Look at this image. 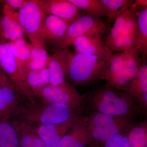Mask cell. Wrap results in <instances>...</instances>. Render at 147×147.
<instances>
[{"mask_svg": "<svg viewBox=\"0 0 147 147\" xmlns=\"http://www.w3.org/2000/svg\"><path fill=\"white\" fill-rule=\"evenodd\" d=\"M85 109L90 112L104 113L117 117H125L137 120L146 115L128 96L117 92L105 85L97 87L83 95Z\"/></svg>", "mask_w": 147, "mask_h": 147, "instance_id": "6da1fadb", "label": "cell"}, {"mask_svg": "<svg viewBox=\"0 0 147 147\" xmlns=\"http://www.w3.org/2000/svg\"><path fill=\"white\" fill-rule=\"evenodd\" d=\"M84 113L61 104H49L38 100L26 102L13 119L33 127L49 124L63 123Z\"/></svg>", "mask_w": 147, "mask_h": 147, "instance_id": "7a4b0ae2", "label": "cell"}, {"mask_svg": "<svg viewBox=\"0 0 147 147\" xmlns=\"http://www.w3.org/2000/svg\"><path fill=\"white\" fill-rule=\"evenodd\" d=\"M142 64L138 47L114 55L105 72V86L121 91L134 79Z\"/></svg>", "mask_w": 147, "mask_h": 147, "instance_id": "3957f363", "label": "cell"}, {"mask_svg": "<svg viewBox=\"0 0 147 147\" xmlns=\"http://www.w3.org/2000/svg\"><path fill=\"white\" fill-rule=\"evenodd\" d=\"M137 11L129 7L116 19L104 43L112 52H124L138 47Z\"/></svg>", "mask_w": 147, "mask_h": 147, "instance_id": "277c9868", "label": "cell"}, {"mask_svg": "<svg viewBox=\"0 0 147 147\" xmlns=\"http://www.w3.org/2000/svg\"><path fill=\"white\" fill-rule=\"evenodd\" d=\"M86 116L87 127L91 137L90 147H102L110 137L126 132L137 120L95 112Z\"/></svg>", "mask_w": 147, "mask_h": 147, "instance_id": "5b68a950", "label": "cell"}, {"mask_svg": "<svg viewBox=\"0 0 147 147\" xmlns=\"http://www.w3.org/2000/svg\"><path fill=\"white\" fill-rule=\"evenodd\" d=\"M109 63L96 56L76 53L70 63L69 78L76 86L95 84L104 79Z\"/></svg>", "mask_w": 147, "mask_h": 147, "instance_id": "8992f818", "label": "cell"}, {"mask_svg": "<svg viewBox=\"0 0 147 147\" xmlns=\"http://www.w3.org/2000/svg\"><path fill=\"white\" fill-rule=\"evenodd\" d=\"M19 24L27 34L32 45L46 48L40 37L43 21L47 16L36 0L27 1L18 11Z\"/></svg>", "mask_w": 147, "mask_h": 147, "instance_id": "52a82bcc", "label": "cell"}, {"mask_svg": "<svg viewBox=\"0 0 147 147\" xmlns=\"http://www.w3.org/2000/svg\"><path fill=\"white\" fill-rule=\"evenodd\" d=\"M38 100L49 104H61L77 112L85 110L83 95L66 81L59 86H45L37 95Z\"/></svg>", "mask_w": 147, "mask_h": 147, "instance_id": "ba28073f", "label": "cell"}, {"mask_svg": "<svg viewBox=\"0 0 147 147\" xmlns=\"http://www.w3.org/2000/svg\"><path fill=\"white\" fill-rule=\"evenodd\" d=\"M0 66L10 79L16 92L24 100L30 102L39 100L28 86L26 76L9 50L8 42L0 44Z\"/></svg>", "mask_w": 147, "mask_h": 147, "instance_id": "9c48e42d", "label": "cell"}, {"mask_svg": "<svg viewBox=\"0 0 147 147\" xmlns=\"http://www.w3.org/2000/svg\"><path fill=\"white\" fill-rule=\"evenodd\" d=\"M106 29V24L100 18L83 13L69 25L64 38L56 47L57 50L68 48L73 45L77 38L92 32H97L102 35Z\"/></svg>", "mask_w": 147, "mask_h": 147, "instance_id": "30bf717a", "label": "cell"}, {"mask_svg": "<svg viewBox=\"0 0 147 147\" xmlns=\"http://www.w3.org/2000/svg\"><path fill=\"white\" fill-rule=\"evenodd\" d=\"M102 36L97 32L89 33L77 38L72 45L76 53L93 55L110 62L114 55L101 39Z\"/></svg>", "mask_w": 147, "mask_h": 147, "instance_id": "8fae6325", "label": "cell"}, {"mask_svg": "<svg viewBox=\"0 0 147 147\" xmlns=\"http://www.w3.org/2000/svg\"><path fill=\"white\" fill-rule=\"evenodd\" d=\"M74 55L68 48H66L57 50L50 56L47 67L50 73V85L59 86L66 82Z\"/></svg>", "mask_w": 147, "mask_h": 147, "instance_id": "7c38bea8", "label": "cell"}, {"mask_svg": "<svg viewBox=\"0 0 147 147\" xmlns=\"http://www.w3.org/2000/svg\"><path fill=\"white\" fill-rule=\"evenodd\" d=\"M47 16H53L71 24L84 13L69 0H36Z\"/></svg>", "mask_w": 147, "mask_h": 147, "instance_id": "4fadbf2b", "label": "cell"}, {"mask_svg": "<svg viewBox=\"0 0 147 147\" xmlns=\"http://www.w3.org/2000/svg\"><path fill=\"white\" fill-rule=\"evenodd\" d=\"M92 142L87 127L86 116L83 115L69 129L57 147H90Z\"/></svg>", "mask_w": 147, "mask_h": 147, "instance_id": "5bb4252c", "label": "cell"}, {"mask_svg": "<svg viewBox=\"0 0 147 147\" xmlns=\"http://www.w3.org/2000/svg\"><path fill=\"white\" fill-rule=\"evenodd\" d=\"M83 115L76 116L63 123L49 124L34 127L46 147H57L69 129Z\"/></svg>", "mask_w": 147, "mask_h": 147, "instance_id": "9a60e30c", "label": "cell"}, {"mask_svg": "<svg viewBox=\"0 0 147 147\" xmlns=\"http://www.w3.org/2000/svg\"><path fill=\"white\" fill-rule=\"evenodd\" d=\"M70 24L53 16H47L43 21L40 37L45 44L57 45L63 41Z\"/></svg>", "mask_w": 147, "mask_h": 147, "instance_id": "2e32d148", "label": "cell"}, {"mask_svg": "<svg viewBox=\"0 0 147 147\" xmlns=\"http://www.w3.org/2000/svg\"><path fill=\"white\" fill-rule=\"evenodd\" d=\"M26 102L13 87H7L0 90V121L14 118Z\"/></svg>", "mask_w": 147, "mask_h": 147, "instance_id": "e0dca14e", "label": "cell"}, {"mask_svg": "<svg viewBox=\"0 0 147 147\" xmlns=\"http://www.w3.org/2000/svg\"><path fill=\"white\" fill-rule=\"evenodd\" d=\"M121 91L128 96L139 105L143 95L147 92L146 64H142L136 76Z\"/></svg>", "mask_w": 147, "mask_h": 147, "instance_id": "ac0fdd59", "label": "cell"}, {"mask_svg": "<svg viewBox=\"0 0 147 147\" xmlns=\"http://www.w3.org/2000/svg\"><path fill=\"white\" fill-rule=\"evenodd\" d=\"M9 47L17 62L19 68L26 77L30 71L29 63L30 58L31 45L26 42L24 38L8 42Z\"/></svg>", "mask_w": 147, "mask_h": 147, "instance_id": "d6986e66", "label": "cell"}, {"mask_svg": "<svg viewBox=\"0 0 147 147\" xmlns=\"http://www.w3.org/2000/svg\"><path fill=\"white\" fill-rule=\"evenodd\" d=\"M19 133L14 119L0 121V147H18Z\"/></svg>", "mask_w": 147, "mask_h": 147, "instance_id": "ffe728a7", "label": "cell"}, {"mask_svg": "<svg viewBox=\"0 0 147 147\" xmlns=\"http://www.w3.org/2000/svg\"><path fill=\"white\" fill-rule=\"evenodd\" d=\"M14 119L18 124V147H46L42 139L37 134L34 127L24 122Z\"/></svg>", "mask_w": 147, "mask_h": 147, "instance_id": "44dd1931", "label": "cell"}, {"mask_svg": "<svg viewBox=\"0 0 147 147\" xmlns=\"http://www.w3.org/2000/svg\"><path fill=\"white\" fill-rule=\"evenodd\" d=\"M25 34L19 22L2 13L0 17V34L3 37L13 41L24 38Z\"/></svg>", "mask_w": 147, "mask_h": 147, "instance_id": "7402d4cb", "label": "cell"}, {"mask_svg": "<svg viewBox=\"0 0 147 147\" xmlns=\"http://www.w3.org/2000/svg\"><path fill=\"white\" fill-rule=\"evenodd\" d=\"M107 16L108 26L113 24L117 18L129 8L134 1L132 0H100Z\"/></svg>", "mask_w": 147, "mask_h": 147, "instance_id": "603a6c76", "label": "cell"}, {"mask_svg": "<svg viewBox=\"0 0 147 147\" xmlns=\"http://www.w3.org/2000/svg\"><path fill=\"white\" fill-rule=\"evenodd\" d=\"M137 28L139 35L138 49L143 64H146L147 56V7H142L137 12Z\"/></svg>", "mask_w": 147, "mask_h": 147, "instance_id": "cb8c5ba5", "label": "cell"}, {"mask_svg": "<svg viewBox=\"0 0 147 147\" xmlns=\"http://www.w3.org/2000/svg\"><path fill=\"white\" fill-rule=\"evenodd\" d=\"M129 147H147V121L135 123L128 132Z\"/></svg>", "mask_w": 147, "mask_h": 147, "instance_id": "d4e9b609", "label": "cell"}, {"mask_svg": "<svg viewBox=\"0 0 147 147\" xmlns=\"http://www.w3.org/2000/svg\"><path fill=\"white\" fill-rule=\"evenodd\" d=\"M87 15L100 18L105 16L104 6L100 0H69Z\"/></svg>", "mask_w": 147, "mask_h": 147, "instance_id": "484cf974", "label": "cell"}, {"mask_svg": "<svg viewBox=\"0 0 147 147\" xmlns=\"http://www.w3.org/2000/svg\"><path fill=\"white\" fill-rule=\"evenodd\" d=\"M50 57L45 47L31 45L29 63L30 70H40L47 67Z\"/></svg>", "mask_w": 147, "mask_h": 147, "instance_id": "4316f807", "label": "cell"}, {"mask_svg": "<svg viewBox=\"0 0 147 147\" xmlns=\"http://www.w3.org/2000/svg\"><path fill=\"white\" fill-rule=\"evenodd\" d=\"M26 81L29 88L37 97L44 87L40 82L39 70H30L27 74Z\"/></svg>", "mask_w": 147, "mask_h": 147, "instance_id": "83f0119b", "label": "cell"}, {"mask_svg": "<svg viewBox=\"0 0 147 147\" xmlns=\"http://www.w3.org/2000/svg\"><path fill=\"white\" fill-rule=\"evenodd\" d=\"M128 131L110 137L102 147H129Z\"/></svg>", "mask_w": 147, "mask_h": 147, "instance_id": "f1b7e54d", "label": "cell"}, {"mask_svg": "<svg viewBox=\"0 0 147 147\" xmlns=\"http://www.w3.org/2000/svg\"><path fill=\"white\" fill-rule=\"evenodd\" d=\"M7 87H13L10 79L0 66V90Z\"/></svg>", "mask_w": 147, "mask_h": 147, "instance_id": "f546056e", "label": "cell"}, {"mask_svg": "<svg viewBox=\"0 0 147 147\" xmlns=\"http://www.w3.org/2000/svg\"><path fill=\"white\" fill-rule=\"evenodd\" d=\"M27 1V0H5L1 1V2L7 5L15 10L18 9L19 10L24 6Z\"/></svg>", "mask_w": 147, "mask_h": 147, "instance_id": "4dcf8cb0", "label": "cell"}, {"mask_svg": "<svg viewBox=\"0 0 147 147\" xmlns=\"http://www.w3.org/2000/svg\"><path fill=\"white\" fill-rule=\"evenodd\" d=\"M40 82L43 87L50 84V76L49 70L47 67L39 70Z\"/></svg>", "mask_w": 147, "mask_h": 147, "instance_id": "1f68e13d", "label": "cell"}, {"mask_svg": "<svg viewBox=\"0 0 147 147\" xmlns=\"http://www.w3.org/2000/svg\"><path fill=\"white\" fill-rule=\"evenodd\" d=\"M147 7V0H136L134 1L130 7L137 11L142 7Z\"/></svg>", "mask_w": 147, "mask_h": 147, "instance_id": "d6a6232c", "label": "cell"}]
</instances>
